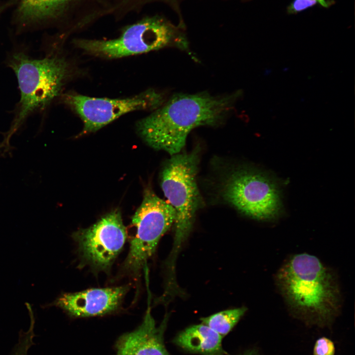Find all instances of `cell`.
Segmentation results:
<instances>
[{
    "instance_id": "cell-19",
    "label": "cell",
    "mask_w": 355,
    "mask_h": 355,
    "mask_svg": "<svg viewBox=\"0 0 355 355\" xmlns=\"http://www.w3.org/2000/svg\"><path fill=\"white\" fill-rule=\"evenodd\" d=\"M237 355H260L259 352L255 349H249Z\"/></svg>"
},
{
    "instance_id": "cell-7",
    "label": "cell",
    "mask_w": 355,
    "mask_h": 355,
    "mask_svg": "<svg viewBox=\"0 0 355 355\" xmlns=\"http://www.w3.org/2000/svg\"><path fill=\"white\" fill-rule=\"evenodd\" d=\"M175 211L168 202L158 197L150 187L144 190L143 198L132 219L136 228L123 268L138 275L154 254L162 237L174 225Z\"/></svg>"
},
{
    "instance_id": "cell-11",
    "label": "cell",
    "mask_w": 355,
    "mask_h": 355,
    "mask_svg": "<svg viewBox=\"0 0 355 355\" xmlns=\"http://www.w3.org/2000/svg\"><path fill=\"white\" fill-rule=\"evenodd\" d=\"M166 321L157 326L148 307L138 327L119 337L115 355H170L164 343Z\"/></svg>"
},
{
    "instance_id": "cell-3",
    "label": "cell",
    "mask_w": 355,
    "mask_h": 355,
    "mask_svg": "<svg viewBox=\"0 0 355 355\" xmlns=\"http://www.w3.org/2000/svg\"><path fill=\"white\" fill-rule=\"evenodd\" d=\"M8 65L16 75L20 100L15 117L0 143L2 155L12 153L11 137L27 117L36 110L44 109L59 95L69 71L66 60L57 55L33 59L17 52L10 57Z\"/></svg>"
},
{
    "instance_id": "cell-4",
    "label": "cell",
    "mask_w": 355,
    "mask_h": 355,
    "mask_svg": "<svg viewBox=\"0 0 355 355\" xmlns=\"http://www.w3.org/2000/svg\"><path fill=\"white\" fill-rule=\"evenodd\" d=\"M76 47L93 55L114 59L167 47L187 50L189 42L185 23H173L159 15L145 17L127 27L118 38L110 40L78 39Z\"/></svg>"
},
{
    "instance_id": "cell-17",
    "label": "cell",
    "mask_w": 355,
    "mask_h": 355,
    "mask_svg": "<svg viewBox=\"0 0 355 355\" xmlns=\"http://www.w3.org/2000/svg\"><path fill=\"white\" fill-rule=\"evenodd\" d=\"M34 335V332L31 330H28L27 332L23 333L14 355H27L29 349L33 343Z\"/></svg>"
},
{
    "instance_id": "cell-12",
    "label": "cell",
    "mask_w": 355,
    "mask_h": 355,
    "mask_svg": "<svg viewBox=\"0 0 355 355\" xmlns=\"http://www.w3.org/2000/svg\"><path fill=\"white\" fill-rule=\"evenodd\" d=\"M222 337L206 325L189 326L175 338L174 343L186 351L203 355H226Z\"/></svg>"
},
{
    "instance_id": "cell-5",
    "label": "cell",
    "mask_w": 355,
    "mask_h": 355,
    "mask_svg": "<svg viewBox=\"0 0 355 355\" xmlns=\"http://www.w3.org/2000/svg\"><path fill=\"white\" fill-rule=\"evenodd\" d=\"M199 162L197 147L189 153L172 155L162 172L161 187L176 214L173 257L187 238L202 205L196 182Z\"/></svg>"
},
{
    "instance_id": "cell-18",
    "label": "cell",
    "mask_w": 355,
    "mask_h": 355,
    "mask_svg": "<svg viewBox=\"0 0 355 355\" xmlns=\"http://www.w3.org/2000/svg\"><path fill=\"white\" fill-rule=\"evenodd\" d=\"M163 1L168 4L173 10L175 11L177 14H178L179 18V22H184L182 15L181 13L180 9V4L181 3L185 0H157ZM241 1L246 2L251 0H240Z\"/></svg>"
},
{
    "instance_id": "cell-2",
    "label": "cell",
    "mask_w": 355,
    "mask_h": 355,
    "mask_svg": "<svg viewBox=\"0 0 355 355\" xmlns=\"http://www.w3.org/2000/svg\"><path fill=\"white\" fill-rule=\"evenodd\" d=\"M239 92L214 96L206 92L179 94L140 120L138 130L151 147L172 156L184 146L190 131L199 126L221 123L233 109Z\"/></svg>"
},
{
    "instance_id": "cell-14",
    "label": "cell",
    "mask_w": 355,
    "mask_h": 355,
    "mask_svg": "<svg viewBox=\"0 0 355 355\" xmlns=\"http://www.w3.org/2000/svg\"><path fill=\"white\" fill-rule=\"evenodd\" d=\"M247 311L245 307L226 310L201 318V320L202 323L223 337L231 331Z\"/></svg>"
},
{
    "instance_id": "cell-15",
    "label": "cell",
    "mask_w": 355,
    "mask_h": 355,
    "mask_svg": "<svg viewBox=\"0 0 355 355\" xmlns=\"http://www.w3.org/2000/svg\"><path fill=\"white\" fill-rule=\"evenodd\" d=\"M335 3L334 0H292L287 6L286 11L288 15H295L315 6L329 8Z\"/></svg>"
},
{
    "instance_id": "cell-16",
    "label": "cell",
    "mask_w": 355,
    "mask_h": 355,
    "mask_svg": "<svg viewBox=\"0 0 355 355\" xmlns=\"http://www.w3.org/2000/svg\"><path fill=\"white\" fill-rule=\"evenodd\" d=\"M335 348L329 338L322 337L318 339L314 345L313 355H334Z\"/></svg>"
},
{
    "instance_id": "cell-6",
    "label": "cell",
    "mask_w": 355,
    "mask_h": 355,
    "mask_svg": "<svg viewBox=\"0 0 355 355\" xmlns=\"http://www.w3.org/2000/svg\"><path fill=\"white\" fill-rule=\"evenodd\" d=\"M222 195L240 212L257 220L275 219L282 210L277 182L257 169L243 168L233 171L224 182Z\"/></svg>"
},
{
    "instance_id": "cell-10",
    "label": "cell",
    "mask_w": 355,
    "mask_h": 355,
    "mask_svg": "<svg viewBox=\"0 0 355 355\" xmlns=\"http://www.w3.org/2000/svg\"><path fill=\"white\" fill-rule=\"evenodd\" d=\"M128 286L90 288L62 293L52 302L41 306H55L74 317L103 316L116 311L128 290Z\"/></svg>"
},
{
    "instance_id": "cell-13",
    "label": "cell",
    "mask_w": 355,
    "mask_h": 355,
    "mask_svg": "<svg viewBox=\"0 0 355 355\" xmlns=\"http://www.w3.org/2000/svg\"><path fill=\"white\" fill-rule=\"evenodd\" d=\"M72 0H21L18 13L25 20H40L55 16Z\"/></svg>"
},
{
    "instance_id": "cell-1",
    "label": "cell",
    "mask_w": 355,
    "mask_h": 355,
    "mask_svg": "<svg viewBox=\"0 0 355 355\" xmlns=\"http://www.w3.org/2000/svg\"><path fill=\"white\" fill-rule=\"evenodd\" d=\"M275 282L292 315L308 324L330 325L340 311L335 273L314 255L302 253L289 257L276 273Z\"/></svg>"
},
{
    "instance_id": "cell-8",
    "label": "cell",
    "mask_w": 355,
    "mask_h": 355,
    "mask_svg": "<svg viewBox=\"0 0 355 355\" xmlns=\"http://www.w3.org/2000/svg\"><path fill=\"white\" fill-rule=\"evenodd\" d=\"M62 99L82 119L83 133L95 132L131 111L157 109L164 102L163 95L153 89L125 99L94 98L67 94L63 96Z\"/></svg>"
},
{
    "instance_id": "cell-9",
    "label": "cell",
    "mask_w": 355,
    "mask_h": 355,
    "mask_svg": "<svg viewBox=\"0 0 355 355\" xmlns=\"http://www.w3.org/2000/svg\"><path fill=\"white\" fill-rule=\"evenodd\" d=\"M72 236L82 260L95 270L106 271L122 249L127 233L121 213L116 210Z\"/></svg>"
}]
</instances>
